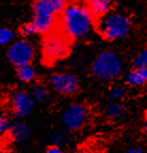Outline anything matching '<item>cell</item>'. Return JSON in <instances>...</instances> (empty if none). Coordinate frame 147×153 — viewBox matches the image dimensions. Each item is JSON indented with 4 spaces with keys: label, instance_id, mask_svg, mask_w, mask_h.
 <instances>
[{
    "label": "cell",
    "instance_id": "obj_24",
    "mask_svg": "<svg viewBox=\"0 0 147 153\" xmlns=\"http://www.w3.org/2000/svg\"><path fill=\"white\" fill-rule=\"evenodd\" d=\"M144 130H145V132L147 133V122H146V124H145V127H144Z\"/></svg>",
    "mask_w": 147,
    "mask_h": 153
},
{
    "label": "cell",
    "instance_id": "obj_7",
    "mask_svg": "<svg viewBox=\"0 0 147 153\" xmlns=\"http://www.w3.org/2000/svg\"><path fill=\"white\" fill-rule=\"evenodd\" d=\"M87 118V110L82 104H72L62 115V123L68 131H77L83 127Z\"/></svg>",
    "mask_w": 147,
    "mask_h": 153
},
{
    "label": "cell",
    "instance_id": "obj_8",
    "mask_svg": "<svg viewBox=\"0 0 147 153\" xmlns=\"http://www.w3.org/2000/svg\"><path fill=\"white\" fill-rule=\"evenodd\" d=\"M50 85L57 93L61 95L70 96L79 89V80L70 74H56L50 78Z\"/></svg>",
    "mask_w": 147,
    "mask_h": 153
},
{
    "label": "cell",
    "instance_id": "obj_5",
    "mask_svg": "<svg viewBox=\"0 0 147 153\" xmlns=\"http://www.w3.org/2000/svg\"><path fill=\"white\" fill-rule=\"evenodd\" d=\"M122 69V59L113 51L100 52L92 64V72L102 80L115 79L116 76H119Z\"/></svg>",
    "mask_w": 147,
    "mask_h": 153
},
{
    "label": "cell",
    "instance_id": "obj_25",
    "mask_svg": "<svg viewBox=\"0 0 147 153\" xmlns=\"http://www.w3.org/2000/svg\"><path fill=\"white\" fill-rule=\"evenodd\" d=\"M81 153H94V152H90V151H83V152Z\"/></svg>",
    "mask_w": 147,
    "mask_h": 153
},
{
    "label": "cell",
    "instance_id": "obj_1",
    "mask_svg": "<svg viewBox=\"0 0 147 153\" xmlns=\"http://www.w3.org/2000/svg\"><path fill=\"white\" fill-rule=\"evenodd\" d=\"M60 29L70 41L87 37L94 28L95 18L85 5L67 4L59 16Z\"/></svg>",
    "mask_w": 147,
    "mask_h": 153
},
{
    "label": "cell",
    "instance_id": "obj_22",
    "mask_svg": "<svg viewBox=\"0 0 147 153\" xmlns=\"http://www.w3.org/2000/svg\"><path fill=\"white\" fill-rule=\"evenodd\" d=\"M45 153H64V152H63V150L59 146L52 145V146L47 148V150H46Z\"/></svg>",
    "mask_w": 147,
    "mask_h": 153
},
{
    "label": "cell",
    "instance_id": "obj_19",
    "mask_svg": "<svg viewBox=\"0 0 147 153\" xmlns=\"http://www.w3.org/2000/svg\"><path fill=\"white\" fill-rule=\"evenodd\" d=\"M19 33L22 37H29V36H32L34 34L37 33L36 31L35 26L33 25V22H28V24H25L20 27L19 29Z\"/></svg>",
    "mask_w": 147,
    "mask_h": 153
},
{
    "label": "cell",
    "instance_id": "obj_16",
    "mask_svg": "<svg viewBox=\"0 0 147 153\" xmlns=\"http://www.w3.org/2000/svg\"><path fill=\"white\" fill-rule=\"evenodd\" d=\"M14 32L9 28H0V46H5L12 43Z\"/></svg>",
    "mask_w": 147,
    "mask_h": 153
},
{
    "label": "cell",
    "instance_id": "obj_17",
    "mask_svg": "<svg viewBox=\"0 0 147 153\" xmlns=\"http://www.w3.org/2000/svg\"><path fill=\"white\" fill-rule=\"evenodd\" d=\"M134 67H142V68H147V47L143 49L140 53L133 60Z\"/></svg>",
    "mask_w": 147,
    "mask_h": 153
},
{
    "label": "cell",
    "instance_id": "obj_2",
    "mask_svg": "<svg viewBox=\"0 0 147 153\" xmlns=\"http://www.w3.org/2000/svg\"><path fill=\"white\" fill-rule=\"evenodd\" d=\"M67 0H33V25L37 33L46 34L56 28V24Z\"/></svg>",
    "mask_w": 147,
    "mask_h": 153
},
{
    "label": "cell",
    "instance_id": "obj_14",
    "mask_svg": "<svg viewBox=\"0 0 147 153\" xmlns=\"http://www.w3.org/2000/svg\"><path fill=\"white\" fill-rule=\"evenodd\" d=\"M17 78L24 83L31 82L35 76V69L31 64L22 65V66L17 67Z\"/></svg>",
    "mask_w": 147,
    "mask_h": 153
},
{
    "label": "cell",
    "instance_id": "obj_23",
    "mask_svg": "<svg viewBox=\"0 0 147 153\" xmlns=\"http://www.w3.org/2000/svg\"><path fill=\"white\" fill-rule=\"evenodd\" d=\"M126 153H142V150L139 148H130L128 149Z\"/></svg>",
    "mask_w": 147,
    "mask_h": 153
},
{
    "label": "cell",
    "instance_id": "obj_21",
    "mask_svg": "<svg viewBox=\"0 0 147 153\" xmlns=\"http://www.w3.org/2000/svg\"><path fill=\"white\" fill-rule=\"evenodd\" d=\"M10 128H11V123H10L9 118L5 117V116H2V115H0V134L9 131Z\"/></svg>",
    "mask_w": 147,
    "mask_h": 153
},
{
    "label": "cell",
    "instance_id": "obj_10",
    "mask_svg": "<svg viewBox=\"0 0 147 153\" xmlns=\"http://www.w3.org/2000/svg\"><path fill=\"white\" fill-rule=\"evenodd\" d=\"M114 0H87V9L94 16V18H100L112 11Z\"/></svg>",
    "mask_w": 147,
    "mask_h": 153
},
{
    "label": "cell",
    "instance_id": "obj_15",
    "mask_svg": "<svg viewBox=\"0 0 147 153\" xmlns=\"http://www.w3.org/2000/svg\"><path fill=\"white\" fill-rule=\"evenodd\" d=\"M32 95H33V99L36 101H44L47 96H48V91L44 84L42 83H36L33 86L32 89Z\"/></svg>",
    "mask_w": 147,
    "mask_h": 153
},
{
    "label": "cell",
    "instance_id": "obj_6",
    "mask_svg": "<svg viewBox=\"0 0 147 153\" xmlns=\"http://www.w3.org/2000/svg\"><path fill=\"white\" fill-rule=\"evenodd\" d=\"M34 54H35V51L32 44L24 38L11 43L7 52L9 61L16 67L31 64L34 59Z\"/></svg>",
    "mask_w": 147,
    "mask_h": 153
},
{
    "label": "cell",
    "instance_id": "obj_4",
    "mask_svg": "<svg viewBox=\"0 0 147 153\" xmlns=\"http://www.w3.org/2000/svg\"><path fill=\"white\" fill-rule=\"evenodd\" d=\"M70 39L63 33L60 28L52 29L46 33L42 42V52L44 62L51 65L62 60L69 52Z\"/></svg>",
    "mask_w": 147,
    "mask_h": 153
},
{
    "label": "cell",
    "instance_id": "obj_11",
    "mask_svg": "<svg viewBox=\"0 0 147 153\" xmlns=\"http://www.w3.org/2000/svg\"><path fill=\"white\" fill-rule=\"evenodd\" d=\"M126 83L131 86H141L147 83V68L134 67L126 76Z\"/></svg>",
    "mask_w": 147,
    "mask_h": 153
},
{
    "label": "cell",
    "instance_id": "obj_20",
    "mask_svg": "<svg viewBox=\"0 0 147 153\" xmlns=\"http://www.w3.org/2000/svg\"><path fill=\"white\" fill-rule=\"evenodd\" d=\"M123 96H124V89L122 87H119V86H115L110 91V98L113 101L121 100L123 98Z\"/></svg>",
    "mask_w": 147,
    "mask_h": 153
},
{
    "label": "cell",
    "instance_id": "obj_3",
    "mask_svg": "<svg viewBox=\"0 0 147 153\" xmlns=\"http://www.w3.org/2000/svg\"><path fill=\"white\" fill-rule=\"evenodd\" d=\"M130 30V18L121 12H109L98 18L97 22V31L106 41H115L125 37Z\"/></svg>",
    "mask_w": 147,
    "mask_h": 153
},
{
    "label": "cell",
    "instance_id": "obj_13",
    "mask_svg": "<svg viewBox=\"0 0 147 153\" xmlns=\"http://www.w3.org/2000/svg\"><path fill=\"white\" fill-rule=\"evenodd\" d=\"M125 113V106L118 101H112L108 103L104 108V114L111 120H116L117 118L122 117Z\"/></svg>",
    "mask_w": 147,
    "mask_h": 153
},
{
    "label": "cell",
    "instance_id": "obj_12",
    "mask_svg": "<svg viewBox=\"0 0 147 153\" xmlns=\"http://www.w3.org/2000/svg\"><path fill=\"white\" fill-rule=\"evenodd\" d=\"M10 134L12 138L17 143H24L30 136V129L25 122L17 121L10 128Z\"/></svg>",
    "mask_w": 147,
    "mask_h": 153
},
{
    "label": "cell",
    "instance_id": "obj_9",
    "mask_svg": "<svg viewBox=\"0 0 147 153\" xmlns=\"http://www.w3.org/2000/svg\"><path fill=\"white\" fill-rule=\"evenodd\" d=\"M34 99L24 91H18L12 96V108L15 115L24 117L30 114L33 108Z\"/></svg>",
    "mask_w": 147,
    "mask_h": 153
},
{
    "label": "cell",
    "instance_id": "obj_18",
    "mask_svg": "<svg viewBox=\"0 0 147 153\" xmlns=\"http://www.w3.org/2000/svg\"><path fill=\"white\" fill-rule=\"evenodd\" d=\"M50 140L53 145L61 147V146H63V145H65L67 138H66L65 134L62 133L61 131H54L50 134Z\"/></svg>",
    "mask_w": 147,
    "mask_h": 153
}]
</instances>
